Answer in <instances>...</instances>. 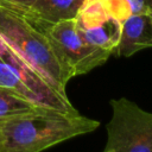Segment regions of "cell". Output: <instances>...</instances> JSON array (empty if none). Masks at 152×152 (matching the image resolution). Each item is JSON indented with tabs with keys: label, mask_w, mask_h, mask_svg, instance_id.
<instances>
[{
	"label": "cell",
	"mask_w": 152,
	"mask_h": 152,
	"mask_svg": "<svg viewBox=\"0 0 152 152\" xmlns=\"http://www.w3.org/2000/svg\"><path fill=\"white\" fill-rule=\"evenodd\" d=\"M100 122L78 114L39 108L0 122V152H42L94 132Z\"/></svg>",
	"instance_id": "cell-1"
},
{
	"label": "cell",
	"mask_w": 152,
	"mask_h": 152,
	"mask_svg": "<svg viewBox=\"0 0 152 152\" xmlns=\"http://www.w3.org/2000/svg\"><path fill=\"white\" fill-rule=\"evenodd\" d=\"M0 38L58 91L66 94L65 87L69 81L43 26L23 14L0 6Z\"/></svg>",
	"instance_id": "cell-2"
},
{
	"label": "cell",
	"mask_w": 152,
	"mask_h": 152,
	"mask_svg": "<svg viewBox=\"0 0 152 152\" xmlns=\"http://www.w3.org/2000/svg\"><path fill=\"white\" fill-rule=\"evenodd\" d=\"M0 88L7 89L39 108L78 114L66 94L58 91L40 72L0 38Z\"/></svg>",
	"instance_id": "cell-3"
},
{
	"label": "cell",
	"mask_w": 152,
	"mask_h": 152,
	"mask_svg": "<svg viewBox=\"0 0 152 152\" xmlns=\"http://www.w3.org/2000/svg\"><path fill=\"white\" fill-rule=\"evenodd\" d=\"M45 32L68 81L89 72L110 56L109 52L96 48L84 38L76 18L49 25Z\"/></svg>",
	"instance_id": "cell-4"
},
{
	"label": "cell",
	"mask_w": 152,
	"mask_h": 152,
	"mask_svg": "<svg viewBox=\"0 0 152 152\" xmlns=\"http://www.w3.org/2000/svg\"><path fill=\"white\" fill-rule=\"evenodd\" d=\"M112 116L107 124L106 148L110 152H152V113L133 101L110 100Z\"/></svg>",
	"instance_id": "cell-5"
},
{
	"label": "cell",
	"mask_w": 152,
	"mask_h": 152,
	"mask_svg": "<svg viewBox=\"0 0 152 152\" xmlns=\"http://www.w3.org/2000/svg\"><path fill=\"white\" fill-rule=\"evenodd\" d=\"M147 48H152V12L133 13L121 23L119 43L113 53L129 57Z\"/></svg>",
	"instance_id": "cell-6"
},
{
	"label": "cell",
	"mask_w": 152,
	"mask_h": 152,
	"mask_svg": "<svg viewBox=\"0 0 152 152\" xmlns=\"http://www.w3.org/2000/svg\"><path fill=\"white\" fill-rule=\"evenodd\" d=\"M82 0H37L25 15L44 28L49 25L74 19Z\"/></svg>",
	"instance_id": "cell-7"
},
{
	"label": "cell",
	"mask_w": 152,
	"mask_h": 152,
	"mask_svg": "<svg viewBox=\"0 0 152 152\" xmlns=\"http://www.w3.org/2000/svg\"><path fill=\"white\" fill-rule=\"evenodd\" d=\"M78 27L82 34L84 36V38L90 44L109 52L110 55L114 52L119 43L120 30H121V23H119L116 19L109 18L102 24L90 28H84V27H81L80 25Z\"/></svg>",
	"instance_id": "cell-8"
},
{
	"label": "cell",
	"mask_w": 152,
	"mask_h": 152,
	"mask_svg": "<svg viewBox=\"0 0 152 152\" xmlns=\"http://www.w3.org/2000/svg\"><path fill=\"white\" fill-rule=\"evenodd\" d=\"M112 18L109 0H82L76 20L81 27L90 28Z\"/></svg>",
	"instance_id": "cell-9"
},
{
	"label": "cell",
	"mask_w": 152,
	"mask_h": 152,
	"mask_svg": "<svg viewBox=\"0 0 152 152\" xmlns=\"http://www.w3.org/2000/svg\"><path fill=\"white\" fill-rule=\"evenodd\" d=\"M37 109H39V107L7 89L0 88V122Z\"/></svg>",
	"instance_id": "cell-10"
},
{
	"label": "cell",
	"mask_w": 152,
	"mask_h": 152,
	"mask_svg": "<svg viewBox=\"0 0 152 152\" xmlns=\"http://www.w3.org/2000/svg\"><path fill=\"white\" fill-rule=\"evenodd\" d=\"M109 8L112 18L122 23L133 14V10L128 0H109Z\"/></svg>",
	"instance_id": "cell-11"
},
{
	"label": "cell",
	"mask_w": 152,
	"mask_h": 152,
	"mask_svg": "<svg viewBox=\"0 0 152 152\" xmlns=\"http://www.w3.org/2000/svg\"><path fill=\"white\" fill-rule=\"evenodd\" d=\"M37 0H0V6L19 14L26 15Z\"/></svg>",
	"instance_id": "cell-12"
},
{
	"label": "cell",
	"mask_w": 152,
	"mask_h": 152,
	"mask_svg": "<svg viewBox=\"0 0 152 152\" xmlns=\"http://www.w3.org/2000/svg\"><path fill=\"white\" fill-rule=\"evenodd\" d=\"M103 152H110V151H107V150H104V151H103Z\"/></svg>",
	"instance_id": "cell-13"
},
{
	"label": "cell",
	"mask_w": 152,
	"mask_h": 152,
	"mask_svg": "<svg viewBox=\"0 0 152 152\" xmlns=\"http://www.w3.org/2000/svg\"><path fill=\"white\" fill-rule=\"evenodd\" d=\"M151 12H152V11H151Z\"/></svg>",
	"instance_id": "cell-14"
}]
</instances>
